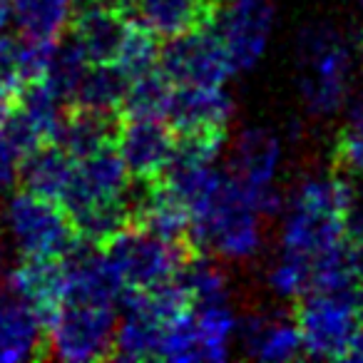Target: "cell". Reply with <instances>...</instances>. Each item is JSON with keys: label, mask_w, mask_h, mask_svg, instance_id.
<instances>
[{"label": "cell", "mask_w": 363, "mask_h": 363, "mask_svg": "<svg viewBox=\"0 0 363 363\" xmlns=\"http://www.w3.org/2000/svg\"><path fill=\"white\" fill-rule=\"evenodd\" d=\"M356 189L346 177L313 174L296 187L289 202L281 227L284 252L303 257L308 262L333 252L346 242L343 214Z\"/></svg>", "instance_id": "cell-1"}, {"label": "cell", "mask_w": 363, "mask_h": 363, "mask_svg": "<svg viewBox=\"0 0 363 363\" xmlns=\"http://www.w3.org/2000/svg\"><path fill=\"white\" fill-rule=\"evenodd\" d=\"M100 249L125 291H145L174 281L192 254L189 244L164 239L132 222Z\"/></svg>", "instance_id": "cell-2"}, {"label": "cell", "mask_w": 363, "mask_h": 363, "mask_svg": "<svg viewBox=\"0 0 363 363\" xmlns=\"http://www.w3.org/2000/svg\"><path fill=\"white\" fill-rule=\"evenodd\" d=\"M48 353L60 361L85 363L112 356L117 306L100 301L65 298L45 318Z\"/></svg>", "instance_id": "cell-3"}, {"label": "cell", "mask_w": 363, "mask_h": 363, "mask_svg": "<svg viewBox=\"0 0 363 363\" xmlns=\"http://www.w3.org/2000/svg\"><path fill=\"white\" fill-rule=\"evenodd\" d=\"M301 92L308 110L328 117L346 102L351 80V50L333 28H306L298 40Z\"/></svg>", "instance_id": "cell-4"}, {"label": "cell", "mask_w": 363, "mask_h": 363, "mask_svg": "<svg viewBox=\"0 0 363 363\" xmlns=\"http://www.w3.org/2000/svg\"><path fill=\"white\" fill-rule=\"evenodd\" d=\"M3 224L21 257L28 259H65L82 244L65 207L28 189L8 197Z\"/></svg>", "instance_id": "cell-5"}, {"label": "cell", "mask_w": 363, "mask_h": 363, "mask_svg": "<svg viewBox=\"0 0 363 363\" xmlns=\"http://www.w3.org/2000/svg\"><path fill=\"white\" fill-rule=\"evenodd\" d=\"M303 341V353L313 358H343L348 341L363 323L361 289L303 294L294 316Z\"/></svg>", "instance_id": "cell-6"}, {"label": "cell", "mask_w": 363, "mask_h": 363, "mask_svg": "<svg viewBox=\"0 0 363 363\" xmlns=\"http://www.w3.org/2000/svg\"><path fill=\"white\" fill-rule=\"evenodd\" d=\"M157 65L172 85H224L234 75L229 52L212 23L172 38L160 50Z\"/></svg>", "instance_id": "cell-7"}, {"label": "cell", "mask_w": 363, "mask_h": 363, "mask_svg": "<svg viewBox=\"0 0 363 363\" xmlns=\"http://www.w3.org/2000/svg\"><path fill=\"white\" fill-rule=\"evenodd\" d=\"M272 0H219L212 26L229 52L234 72L259 62L272 33Z\"/></svg>", "instance_id": "cell-8"}, {"label": "cell", "mask_w": 363, "mask_h": 363, "mask_svg": "<svg viewBox=\"0 0 363 363\" xmlns=\"http://www.w3.org/2000/svg\"><path fill=\"white\" fill-rule=\"evenodd\" d=\"M130 172L115 145L97 150L92 155L75 160L70 187L62 197V207L67 214H77L82 209L100 207V204L125 202L132 197Z\"/></svg>", "instance_id": "cell-9"}, {"label": "cell", "mask_w": 363, "mask_h": 363, "mask_svg": "<svg viewBox=\"0 0 363 363\" xmlns=\"http://www.w3.org/2000/svg\"><path fill=\"white\" fill-rule=\"evenodd\" d=\"M174 130L167 125V120L125 117V125H117L115 150L132 179L142 184V182H157L164 174L174 152Z\"/></svg>", "instance_id": "cell-10"}, {"label": "cell", "mask_w": 363, "mask_h": 363, "mask_svg": "<svg viewBox=\"0 0 363 363\" xmlns=\"http://www.w3.org/2000/svg\"><path fill=\"white\" fill-rule=\"evenodd\" d=\"M234 100L224 85H174L164 120L174 135L227 132Z\"/></svg>", "instance_id": "cell-11"}, {"label": "cell", "mask_w": 363, "mask_h": 363, "mask_svg": "<svg viewBox=\"0 0 363 363\" xmlns=\"http://www.w3.org/2000/svg\"><path fill=\"white\" fill-rule=\"evenodd\" d=\"M130 21L97 0H80L70 23L72 40L90 62H115Z\"/></svg>", "instance_id": "cell-12"}, {"label": "cell", "mask_w": 363, "mask_h": 363, "mask_svg": "<svg viewBox=\"0 0 363 363\" xmlns=\"http://www.w3.org/2000/svg\"><path fill=\"white\" fill-rule=\"evenodd\" d=\"M8 289L16 298L35 308L45 321L65 298V262L62 259H28L8 274Z\"/></svg>", "instance_id": "cell-13"}, {"label": "cell", "mask_w": 363, "mask_h": 363, "mask_svg": "<svg viewBox=\"0 0 363 363\" xmlns=\"http://www.w3.org/2000/svg\"><path fill=\"white\" fill-rule=\"evenodd\" d=\"M279 164H281V145L277 135L262 127L239 135L237 147H234L232 174L244 187L254 189L257 194L274 192L272 184L277 179Z\"/></svg>", "instance_id": "cell-14"}, {"label": "cell", "mask_w": 363, "mask_h": 363, "mask_svg": "<svg viewBox=\"0 0 363 363\" xmlns=\"http://www.w3.org/2000/svg\"><path fill=\"white\" fill-rule=\"evenodd\" d=\"M43 316L21 298L0 301V363H18L45 356Z\"/></svg>", "instance_id": "cell-15"}, {"label": "cell", "mask_w": 363, "mask_h": 363, "mask_svg": "<svg viewBox=\"0 0 363 363\" xmlns=\"http://www.w3.org/2000/svg\"><path fill=\"white\" fill-rule=\"evenodd\" d=\"M247 356L257 361H294L303 353V341L294 318L252 316L237 326Z\"/></svg>", "instance_id": "cell-16"}, {"label": "cell", "mask_w": 363, "mask_h": 363, "mask_svg": "<svg viewBox=\"0 0 363 363\" xmlns=\"http://www.w3.org/2000/svg\"><path fill=\"white\" fill-rule=\"evenodd\" d=\"M217 6L204 0H137L135 16L152 35L172 40L177 35L209 26Z\"/></svg>", "instance_id": "cell-17"}, {"label": "cell", "mask_w": 363, "mask_h": 363, "mask_svg": "<svg viewBox=\"0 0 363 363\" xmlns=\"http://www.w3.org/2000/svg\"><path fill=\"white\" fill-rule=\"evenodd\" d=\"M72 169H75V160L60 145L50 142V145L38 147L23 157L21 179L28 192L62 202L67 187H70Z\"/></svg>", "instance_id": "cell-18"}, {"label": "cell", "mask_w": 363, "mask_h": 363, "mask_svg": "<svg viewBox=\"0 0 363 363\" xmlns=\"http://www.w3.org/2000/svg\"><path fill=\"white\" fill-rule=\"evenodd\" d=\"M11 21L23 40L57 43L72 23L75 0H8Z\"/></svg>", "instance_id": "cell-19"}, {"label": "cell", "mask_w": 363, "mask_h": 363, "mask_svg": "<svg viewBox=\"0 0 363 363\" xmlns=\"http://www.w3.org/2000/svg\"><path fill=\"white\" fill-rule=\"evenodd\" d=\"M130 77L115 62H90L70 95V107L100 115H115L125 100Z\"/></svg>", "instance_id": "cell-20"}, {"label": "cell", "mask_w": 363, "mask_h": 363, "mask_svg": "<svg viewBox=\"0 0 363 363\" xmlns=\"http://www.w3.org/2000/svg\"><path fill=\"white\" fill-rule=\"evenodd\" d=\"M115 115H100V112L75 110L72 107L62 117L55 145H60L72 160H82V157L92 155V152L115 145Z\"/></svg>", "instance_id": "cell-21"}, {"label": "cell", "mask_w": 363, "mask_h": 363, "mask_svg": "<svg viewBox=\"0 0 363 363\" xmlns=\"http://www.w3.org/2000/svg\"><path fill=\"white\" fill-rule=\"evenodd\" d=\"M177 284L187 294L192 308L229 301V281L224 272L217 264L197 257V254H189L187 262L182 264L179 274H177Z\"/></svg>", "instance_id": "cell-22"}, {"label": "cell", "mask_w": 363, "mask_h": 363, "mask_svg": "<svg viewBox=\"0 0 363 363\" xmlns=\"http://www.w3.org/2000/svg\"><path fill=\"white\" fill-rule=\"evenodd\" d=\"M172 90H174V85H172L169 77L160 70V65H157L155 70L145 72V75L132 77L130 85H127L122 107H120L122 115L135 117V120H145V117L164 120Z\"/></svg>", "instance_id": "cell-23"}, {"label": "cell", "mask_w": 363, "mask_h": 363, "mask_svg": "<svg viewBox=\"0 0 363 363\" xmlns=\"http://www.w3.org/2000/svg\"><path fill=\"white\" fill-rule=\"evenodd\" d=\"M192 311L199 348H202V361H224L229 356L232 338L239 326L229 303H209V306H197Z\"/></svg>", "instance_id": "cell-24"}, {"label": "cell", "mask_w": 363, "mask_h": 363, "mask_svg": "<svg viewBox=\"0 0 363 363\" xmlns=\"http://www.w3.org/2000/svg\"><path fill=\"white\" fill-rule=\"evenodd\" d=\"M157 62H160L157 35H152L140 21H130L125 40H122L120 52L115 57V65L132 80V77L155 70Z\"/></svg>", "instance_id": "cell-25"}, {"label": "cell", "mask_w": 363, "mask_h": 363, "mask_svg": "<svg viewBox=\"0 0 363 363\" xmlns=\"http://www.w3.org/2000/svg\"><path fill=\"white\" fill-rule=\"evenodd\" d=\"M269 286L281 298H301L311 291V262L284 252L269 272Z\"/></svg>", "instance_id": "cell-26"}, {"label": "cell", "mask_w": 363, "mask_h": 363, "mask_svg": "<svg viewBox=\"0 0 363 363\" xmlns=\"http://www.w3.org/2000/svg\"><path fill=\"white\" fill-rule=\"evenodd\" d=\"M336 167L343 172H351V174L363 172V102L353 105L346 125L338 132Z\"/></svg>", "instance_id": "cell-27"}, {"label": "cell", "mask_w": 363, "mask_h": 363, "mask_svg": "<svg viewBox=\"0 0 363 363\" xmlns=\"http://www.w3.org/2000/svg\"><path fill=\"white\" fill-rule=\"evenodd\" d=\"M23 87L21 65H18V43L0 33V97L13 100Z\"/></svg>", "instance_id": "cell-28"}, {"label": "cell", "mask_w": 363, "mask_h": 363, "mask_svg": "<svg viewBox=\"0 0 363 363\" xmlns=\"http://www.w3.org/2000/svg\"><path fill=\"white\" fill-rule=\"evenodd\" d=\"M23 152L6 130L0 127V194L11 192L16 187V182L21 179V164H23Z\"/></svg>", "instance_id": "cell-29"}, {"label": "cell", "mask_w": 363, "mask_h": 363, "mask_svg": "<svg viewBox=\"0 0 363 363\" xmlns=\"http://www.w3.org/2000/svg\"><path fill=\"white\" fill-rule=\"evenodd\" d=\"M343 358H346V361H358V363H363V323L358 326V331L353 333L351 341H348Z\"/></svg>", "instance_id": "cell-30"}, {"label": "cell", "mask_w": 363, "mask_h": 363, "mask_svg": "<svg viewBox=\"0 0 363 363\" xmlns=\"http://www.w3.org/2000/svg\"><path fill=\"white\" fill-rule=\"evenodd\" d=\"M8 23H11V3H8V0H0V33L6 30Z\"/></svg>", "instance_id": "cell-31"}, {"label": "cell", "mask_w": 363, "mask_h": 363, "mask_svg": "<svg viewBox=\"0 0 363 363\" xmlns=\"http://www.w3.org/2000/svg\"><path fill=\"white\" fill-rule=\"evenodd\" d=\"M358 177H361V184H358V192H356V194L363 199V172H361V174H358Z\"/></svg>", "instance_id": "cell-32"}, {"label": "cell", "mask_w": 363, "mask_h": 363, "mask_svg": "<svg viewBox=\"0 0 363 363\" xmlns=\"http://www.w3.org/2000/svg\"><path fill=\"white\" fill-rule=\"evenodd\" d=\"M204 3H209V6H219V0H204Z\"/></svg>", "instance_id": "cell-33"}, {"label": "cell", "mask_w": 363, "mask_h": 363, "mask_svg": "<svg viewBox=\"0 0 363 363\" xmlns=\"http://www.w3.org/2000/svg\"><path fill=\"white\" fill-rule=\"evenodd\" d=\"M361 294H363V279H361Z\"/></svg>", "instance_id": "cell-34"}]
</instances>
